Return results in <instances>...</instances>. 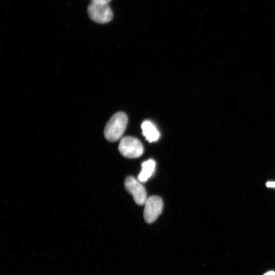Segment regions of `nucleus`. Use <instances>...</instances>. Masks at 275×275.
<instances>
[{
  "label": "nucleus",
  "mask_w": 275,
  "mask_h": 275,
  "mask_svg": "<svg viewBox=\"0 0 275 275\" xmlns=\"http://www.w3.org/2000/svg\"><path fill=\"white\" fill-rule=\"evenodd\" d=\"M128 123V118L123 112L114 114L105 125L104 134L107 140L115 142L123 134Z\"/></svg>",
  "instance_id": "f257e3e1"
},
{
  "label": "nucleus",
  "mask_w": 275,
  "mask_h": 275,
  "mask_svg": "<svg viewBox=\"0 0 275 275\" xmlns=\"http://www.w3.org/2000/svg\"><path fill=\"white\" fill-rule=\"evenodd\" d=\"M87 11L91 19L98 23H108L113 18V11L108 4L91 2L88 7Z\"/></svg>",
  "instance_id": "f03ea898"
},
{
  "label": "nucleus",
  "mask_w": 275,
  "mask_h": 275,
  "mask_svg": "<svg viewBox=\"0 0 275 275\" xmlns=\"http://www.w3.org/2000/svg\"><path fill=\"white\" fill-rule=\"evenodd\" d=\"M119 150L124 157L135 158L142 155L144 148L141 142L136 138L125 136L120 142Z\"/></svg>",
  "instance_id": "7ed1b4c3"
},
{
  "label": "nucleus",
  "mask_w": 275,
  "mask_h": 275,
  "mask_svg": "<svg viewBox=\"0 0 275 275\" xmlns=\"http://www.w3.org/2000/svg\"><path fill=\"white\" fill-rule=\"evenodd\" d=\"M144 217L148 223L154 222L161 213L163 208L162 199L155 196L147 199L145 203Z\"/></svg>",
  "instance_id": "20e7f679"
},
{
  "label": "nucleus",
  "mask_w": 275,
  "mask_h": 275,
  "mask_svg": "<svg viewBox=\"0 0 275 275\" xmlns=\"http://www.w3.org/2000/svg\"><path fill=\"white\" fill-rule=\"evenodd\" d=\"M124 185L127 190L132 195L137 204L142 205L145 204L147 199V193L139 180L129 176L125 179Z\"/></svg>",
  "instance_id": "39448f33"
},
{
  "label": "nucleus",
  "mask_w": 275,
  "mask_h": 275,
  "mask_svg": "<svg viewBox=\"0 0 275 275\" xmlns=\"http://www.w3.org/2000/svg\"><path fill=\"white\" fill-rule=\"evenodd\" d=\"M144 136L150 142L156 141L160 134L155 125L149 121H144L141 126Z\"/></svg>",
  "instance_id": "423d86ee"
},
{
  "label": "nucleus",
  "mask_w": 275,
  "mask_h": 275,
  "mask_svg": "<svg viewBox=\"0 0 275 275\" xmlns=\"http://www.w3.org/2000/svg\"><path fill=\"white\" fill-rule=\"evenodd\" d=\"M155 168V162L152 159L144 161L142 164V170L138 176L140 182H144L152 176Z\"/></svg>",
  "instance_id": "0eeeda50"
},
{
  "label": "nucleus",
  "mask_w": 275,
  "mask_h": 275,
  "mask_svg": "<svg viewBox=\"0 0 275 275\" xmlns=\"http://www.w3.org/2000/svg\"><path fill=\"white\" fill-rule=\"evenodd\" d=\"M91 2L99 4H108L111 0H91Z\"/></svg>",
  "instance_id": "6e6552de"
},
{
  "label": "nucleus",
  "mask_w": 275,
  "mask_h": 275,
  "mask_svg": "<svg viewBox=\"0 0 275 275\" xmlns=\"http://www.w3.org/2000/svg\"><path fill=\"white\" fill-rule=\"evenodd\" d=\"M266 186L268 187L275 188V182L269 181L266 183Z\"/></svg>",
  "instance_id": "1a4fd4ad"
},
{
  "label": "nucleus",
  "mask_w": 275,
  "mask_h": 275,
  "mask_svg": "<svg viewBox=\"0 0 275 275\" xmlns=\"http://www.w3.org/2000/svg\"><path fill=\"white\" fill-rule=\"evenodd\" d=\"M264 275H275V272L273 271H269L266 273Z\"/></svg>",
  "instance_id": "9d476101"
}]
</instances>
